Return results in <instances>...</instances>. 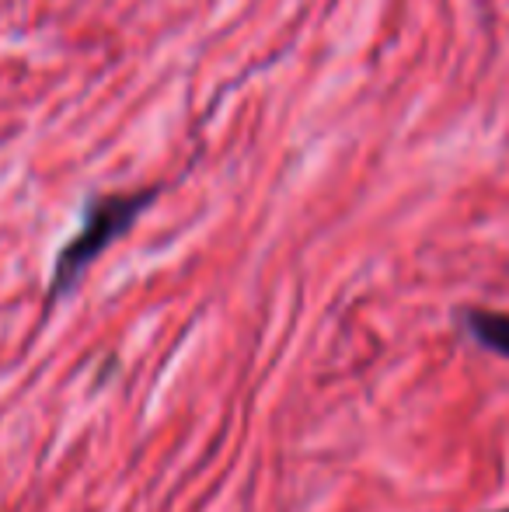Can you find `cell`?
<instances>
[{"label":"cell","mask_w":509,"mask_h":512,"mask_svg":"<svg viewBox=\"0 0 509 512\" xmlns=\"http://www.w3.org/2000/svg\"><path fill=\"white\" fill-rule=\"evenodd\" d=\"M154 199H157V189L95 199V203L88 206V213H84V223H81V230H77V237L60 251V258H56L53 283H49V300H60L63 293L74 290V283L88 272V265L95 262L112 241H119L136 223V216L154 203Z\"/></svg>","instance_id":"cell-1"},{"label":"cell","mask_w":509,"mask_h":512,"mask_svg":"<svg viewBox=\"0 0 509 512\" xmlns=\"http://www.w3.org/2000/svg\"><path fill=\"white\" fill-rule=\"evenodd\" d=\"M468 328L485 349L509 356V314H499V310H471Z\"/></svg>","instance_id":"cell-2"}]
</instances>
